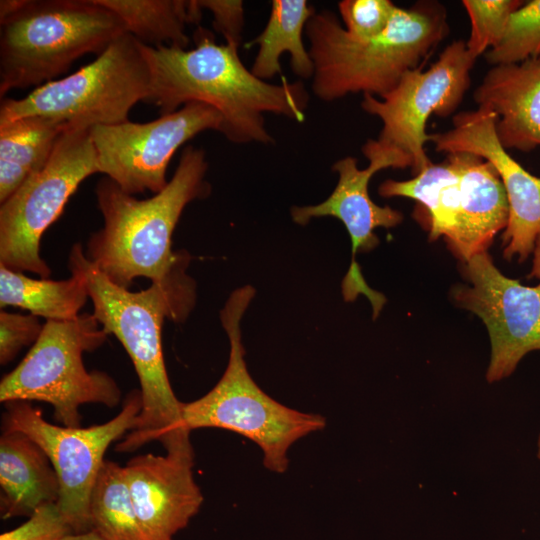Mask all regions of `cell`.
I'll return each mask as SVG.
<instances>
[{"mask_svg": "<svg viewBox=\"0 0 540 540\" xmlns=\"http://www.w3.org/2000/svg\"><path fill=\"white\" fill-rule=\"evenodd\" d=\"M68 266L84 278L92 314L123 345L139 379L141 412L135 428L115 450L132 452L158 441L166 453L194 459L191 432L182 418L183 402L175 396L168 378L161 333L166 318L182 322L188 317L195 298L157 284L137 292L120 287L90 262L79 243L69 253Z\"/></svg>", "mask_w": 540, "mask_h": 540, "instance_id": "obj_1", "label": "cell"}, {"mask_svg": "<svg viewBox=\"0 0 540 540\" xmlns=\"http://www.w3.org/2000/svg\"><path fill=\"white\" fill-rule=\"evenodd\" d=\"M195 47L152 48L140 43L151 73V93L146 101L161 115L187 103H204L222 117L220 133L236 144L274 143L265 127V113L297 122L305 119L309 93L301 81L284 77L272 84L257 78L242 63L238 46L217 44L211 32L199 27Z\"/></svg>", "mask_w": 540, "mask_h": 540, "instance_id": "obj_2", "label": "cell"}, {"mask_svg": "<svg viewBox=\"0 0 540 540\" xmlns=\"http://www.w3.org/2000/svg\"><path fill=\"white\" fill-rule=\"evenodd\" d=\"M207 170L205 151L189 145L168 184L148 199L124 192L108 177L101 179L95 193L104 224L88 240L90 262L126 289L144 277L151 284L196 297L195 284L185 273L190 256L172 250V236L184 208L210 194Z\"/></svg>", "mask_w": 540, "mask_h": 540, "instance_id": "obj_3", "label": "cell"}, {"mask_svg": "<svg viewBox=\"0 0 540 540\" xmlns=\"http://www.w3.org/2000/svg\"><path fill=\"white\" fill-rule=\"evenodd\" d=\"M448 33L447 11L436 1L397 7L389 27L364 41L352 38L333 12L315 11L305 27L312 91L326 102L359 92L381 98L406 72L420 68Z\"/></svg>", "mask_w": 540, "mask_h": 540, "instance_id": "obj_4", "label": "cell"}, {"mask_svg": "<svg viewBox=\"0 0 540 540\" xmlns=\"http://www.w3.org/2000/svg\"><path fill=\"white\" fill-rule=\"evenodd\" d=\"M254 295V289L246 285L231 293L226 301L220 319L230 343L227 367L207 394L182 404V418L190 432L199 428H220L244 436L262 450L263 464L268 470L284 473L289 465L290 447L299 439L324 429L326 419L279 403L249 374L240 322Z\"/></svg>", "mask_w": 540, "mask_h": 540, "instance_id": "obj_5", "label": "cell"}, {"mask_svg": "<svg viewBox=\"0 0 540 540\" xmlns=\"http://www.w3.org/2000/svg\"><path fill=\"white\" fill-rule=\"evenodd\" d=\"M127 33L98 0H24L0 21V97L40 87L66 73L80 57L100 55Z\"/></svg>", "mask_w": 540, "mask_h": 540, "instance_id": "obj_6", "label": "cell"}, {"mask_svg": "<svg viewBox=\"0 0 540 540\" xmlns=\"http://www.w3.org/2000/svg\"><path fill=\"white\" fill-rule=\"evenodd\" d=\"M93 314L73 320H47L40 337L22 361L0 382V401H41L54 409L60 425L80 427V407L102 404L109 408L121 400L117 382L106 372L88 371L83 354L98 349L107 339Z\"/></svg>", "mask_w": 540, "mask_h": 540, "instance_id": "obj_7", "label": "cell"}, {"mask_svg": "<svg viewBox=\"0 0 540 540\" xmlns=\"http://www.w3.org/2000/svg\"><path fill=\"white\" fill-rule=\"evenodd\" d=\"M150 93L151 73L140 43L124 33L73 74L37 87L23 98H3L0 124L31 115L67 127L119 124Z\"/></svg>", "mask_w": 540, "mask_h": 540, "instance_id": "obj_8", "label": "cell"}, {"mask_svg": "<svg viewBox=\"0 0 540 540\" xmlns=\"http://www.w3.org/2000/svg\"><path fill=\"white\" fill-rule=\"evenodd\" d=\"M92 127H68L45 166L0 203V264L48 278L40 240L82 181L99 173Z\"/></svg>", "mask_w": 540, "mask_h": 540, "instance_id": "obj_9", "label": "cell"}, {"mask_svg": "<svg viewBox=\"0 0 540 540\" xmlns=\"http://www.w3.org/2000/svg\"><path fill=\"white\" fill-rule=\"evenodd\" d=\"M5 404L3 430L19 431L37 443L59 480L57 505L74 534L91 531L89 500L109 446L136 426L142 409L140 390L131 391L120 412L103 424L67 427L46 421L29 401Z\"/></svg>", "mask_w": 540, "mask_h": 540, "instance_id": "obj_10", "label": "cell"}, {"mask_svg": "<svg viewBox=\"0 0 540 540\" xmlns=\"http://www.w3.org/2000/svg\"><path fill=\"white\" fill-rule=\"evenodd\" d=\"M475 61L466 42L454 41L428 69L406 72L383 97L363 95L362 109L382 122L377 141L405 155L415 174L431 162L425 151L427 120L455 112L469 88Z\"/></svg>", "mask_w": 540, "mask_h": 540, "instance_id": "obj_11", "label": "cell"}, {"mask_svg": "<svg viewBox=\"0 0 540 540\" xmlns=\"http://www.w3.org/2000/svg\"><path fill=\"white\" fill-rule=\"evenodd\" d=\"M222 117L209 105L187 103L175 112L146 123L129 120L91 128L99 173L124 192H160L168 184L166 172L175 152L206 130L220 131Z\"/></svg>", "mask_w": 540, "mask_h": 540, "instance_id": "obj_12", "label": "cell"}, {"mask_svg": "<svg viewBox=\"0 0 540 540\" xmlns=\"http://www.w3.org/2000/svg\"><path fill=\"white\" fill-rule=\"evenodd\" d=\"M472 287H458L454 299L485 323L491 341L489 383L511 375L529 352L540 350V284L524 286L503 275L487 252L465 263Z\"/></svg>", "mask_w": 540, "mask_h": 540, "instance_id": "obj_13", "label": "cell"}, {"mask_svg": "<svg viewBox=\"0 0 540 540\" xmlns=\"http://www.w3.org/2000/svg\"><path fill=\"white\" fill-rule=\"evenodd\" d=\"M362 152L369 160L367 168H358L357 160L352 156L336 161L332 170L339 178L329 197L317 205L292 207L291 217L300 225L324 216L335 217L343 223L352 243V261L343 280V295L349 301L359 294L366 295L372 303L374 316H377L385 298L367 286L355 262V255L358 252H367L378 244V238L374 234L376 228H392L401 223L403 215L389 206H379L373 202L368 185L371 177L378 171L411 167V162L402 153L384 147L377 140L369 139L363 145Z\"/></svg>", "mask_w": 540, "mask_h": 540, "instance_id": "obj_14", "label": "cell"}, {"mask_svg": "<svg viewBox=\"0 0 540 540\" xmlns=\"http://www.w3.org/2000/svg\"><path fill=\"white\" fill-rule=\"evenodd\" d=\"M496 115L478 108L453 117V128L429 137L436 151L475 154L497 171L508 199L509 220L503 234L504 257L524 261L540 233V177L525 170L500 143Z\"/></svg>", "mask_w": 540, "mask_h": 540, "instance_id": "obj_15", "label": "cell"}, {"mask_svg": "<svg viewBox=\"0 0 540 540\" xmlns=\"http://www.w3.org/2000/svg\"><path fill=\"white\" fill-rule=\"evenodd\" d=\"M193 465V459L148 453L124 466L137 515L152 540H173L199 512L204 498Z\"/></svg>", "mask_w": 540, "mask_h": 540, "instance_id": "obj_16", "label": "cell"}, {"mask_svg": "<svg viewBox=\"0 0 540 540\" xmlns=\"http://www.w3.org/2000/svg\"><path fill=\"white\" fill-rule=\"evenodd\" d=\"M478 108L492 111L506 149L528 152L540 146V58L495 65L474 92Z\"/></svg>", "mask_w": 540, "mask_h": 540, "instance_id": "obj_17", "label": "cell"}, {"mask_svg": "<svg viewBox=\"0 0 540 540\" xmlns=\"http://www.w3.org/2000/svg\"><path fill=\"white\" fill-rule=\"evenodd\" d=\"M456 154L462 200L452 232L445 238L462 262L487 252L495 235L505 229L509 204L503 183L492 164L467 152Z\"/></svg>", "mask_w": 540, "mask_h": 540, "instance_id": "obj_18", "label": "cell"}, {"mask_svg": "<svg viewBox=\"0 0 540 540\" xmlns=\"http://www.w3.org/2000/svg\"><path fill=\"white\" fill-rule=\"evenodd\" d=\"M0 514L3 520L29 517L39 506L57 503V473L41 447L19 431L0 437Z\"/></svg>", "mask_w": 540, "mask_h": 540, "instance_id": "obj_19", "label": "cell"}, {"mask_svg": "<svg viewBox=\"0 0 540 540\" xmlns=\"http://www.w3.org/2000/svg\"><path fill=\"white\" fill-rule=\"evenodd\" d=\"M315 13L306 0H273L263 31L248 46H258L251 72L266 81L281 73L280 57L289 53L291 69L302 79L312 78L314 64L303 42L308 20Z\"/></svg>", "mask_w": 540, "mask_h": 540, "instance_id": "obj_20", "label": "cell"}, {"mask_svg": "<svg viewBox=\"0 0 540 540\" xmlns=\"http://www.w3.org/2000/svg\"><path fill=\"white\" fill-rule=\"evenodd\" d=\"M67 128L38 115L0 124V203L45 166Z\"/></svg>", "mask_w": 540, "mask_h": 540, "instance_id": "obj_21", "label": "cell"}, {"mask_svg": "<svg viewBox=\"0 0 540 540\" xmlns=\"http://www.w3.org/2000/svg\"><path fill=\"white\" fill-rule=\"evenodd\" d=\"M382 197H406L425 210L431 240L446 238L458 217L462 192L455 153H448L440 163L430 162L409 180L388 179L378 189Z\"/></svg>", "mask_w": 540, "mask_h": 540, "instance_id": "obj_22", "label": "cell"}, {"mask_svg": "<svg viewBox=\"0 0 540 540\" xmlns=\"http://www.w3.org/2000/svg\"><path fill=\"white\" fill-rule=\"evenodd\" d=\"M124 23L126 32L152 48L187 49V24H198L203 9L199 0H98Z\"/></svg>", "mask_w": 540, "mask_h": 540, "instance_id": "obj_23", "label": "cell"}, {"mask_svg": "<svg viewBox=\"0 0 540 540\" xmlns=\"http://www.w3.org/2000/svg\"><path fill=\"white\" fill-rule=\"evenodd\" d=\"M65 280L33 279L0 264V306L25 309L37 317L69 321L80 315L89 293L76 271Z\"/></svg>", "mask_w": 540, "mask_h": 540, "instance_id": "obj_24", "label": "cell"}, {"mask_svg": "<svg viewBox=\"0 0 540 540\" xmlns=\"http://www.w3.org/2000/svg\"><path fill=\"white\" fill-rule=\"evenodd\" d=\"M91 531L104 540H152L137 515L124 466L105 460L89 500Z\"/></svg>", "mask_w": 540, "mask_h": 540, "instance_id": "obj_25", "label": "cell"}, {"mask_svg": "<svg viewBox=\"0 0 540 540\" xmlns=\"http://www.w3.org/2000/svg\"><path fill=\"white\" fill-rule=\"evenodd\" d=\"M485 58L494 66L540 58V0L526 2L511 13L500 40Z\"/></svg>", "mask_w": 540, "mask_h": 540, "instance_id": "obj_26", "label": "cell"}, {"mask_svg": "<svg viewBox=\"0 0 540 540\" xmlns=\"http://www.w3.org/2000/svg\"><path fill=\"white\" fill-rule=\"evenodd\" d=\"M471 23L466 48L476 60L500 40L508 18L523 2L519 0H463Z\"/></svg>", "mask_w": 540, "mask_h": 540, "instance_id": "obj_27", "label": "cell"}, {"mask_svg": "<svg viewBox=\"0 0 540 540\" xmlns=\"http://www.w3.org/2000/svg\"><path fill=\"white\" fill-rule=\"evenodd\" d=\"M390 0H343L338 9L346 32L356 40L381 35L390 25L397 9Z\"/></svg>", "mask_w": 540, "mask_h": 540, "instance_id": "obj_28", "label": "cell"}, {"mask_svg": "<svg viewBox=\"0 0 540 540\" xmlns=\"http://www.w3.org/2000/svg\"><path fill=\"white\" fill-rule=\"evenodd\" d=\"M74 534L57 503L39 506L28 520L0 535V540H62Z\"/></svg>", "mask_w": 540, "mask_h": 540, "instance_id": "obj_29", "label": "cell"}, {"mask_svg": "<svg viewBox=\"0 0 540 540\" xmlns=\"http://www.w3.org/2000/svg\"><path fill=\"white\" fill-rule=\"evenodd\" d=\"M43 325L33 314L0 311V364L6 365L26 346H33Z\"/></svg>", "mask_w": 540, "mask_h": 540, "instance_id": "obj_30", "label": "cell"}, {"mask_svg": "<svg viewBox=\"0 0 540 540\" xmlns=\"http://www.w3.org/2000/svg\"><path fill=\"white\" fill-rule=\"evenodd\" d=\"M201 8L210 11L214 29L226 44L240 46L244 26V5L241 0H199Z\"/></svg>", "mask_w": 540, "mask_h": 540, "instance_id": "obj_31", "label": "cell"}, {"mask_svg": "<svg viewBox=\"0 0 540 540\" xmlns=\"http://www.w3.org/2000/svg\"><path fill=\"white\" fill-rule=\"evenodd\" d=\"M24 0H1L0 21L15 13L23 4Z\"/></svg>", "mask_w": 540, "mask_h": 540, "instance_id": "obj_32", "label": "cell"}, {"mask_svg": "<svg viewBox=\"0 0 540 540\" xmlns=\"http://www.w3.org/2000/svg\"><path fill=\"white\" fill-rule=\"evenodd\" d=\"M533 253H534V258H533L532 270L528 276L536 277L540 279V233L536 239Z\"/></svg>", "mask_w": 540, "mask_h": 540, "instance_id": "obj_33", "label": "cell"}, {"mask_svg": "<svg viewBox=\"0 0 540 540\" xmlns=\"http://www.w3.org/2000/svg\"><path fill=\"white\" fill-rule=\"evenodd\" d=\"M62 540H104L94 531H88L80 534H71Z\"/></svg>", "mask_w": 540, "mask_h": 540, "instance_id": "obj_34", "label": "cell"}, {"mask_svg": "<svg viewBox=\"0 0 540 540\" xmlns=\"http://www.w3.org/2000/svg\"><path fill=\"white\" fill-rule=\"evenodd\" d=\"M537 457L540 460V434H539L538 440H537Z\"/></svg>", "mask_w": 540, "mask_h": 540, "instance_id": "obj_35", "label": "cell"}]
</instances>
